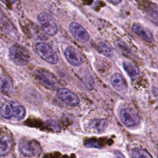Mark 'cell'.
Masks as SVG:
<instances>
[{
    "instance_id": "obj_21",
    "label": "cell",
    "mask_w": 158,
    "mask_h": 158,
    "mask_svg": "<svg viewBox=\"0 0 158 158\" xmlns=\"http://www.w3.org/2000/svg\"><path fill=\"white\" fill-rule=\"evenodd\" d=\"M107 1H108L109 2H110L112 3V4H116L119 3L122 0H107Z\"/></svg>"
},
{
    "instance_id": "obj_14",
    "label": "cell",
    "mask_w": 158,
    "mask_h": 158,
    "mask_svg": "<svg viewBox=\"0 0 158 158\" xmlns=\"http://www.w3.org/2000/svg\"><path fill=\"white\" fill-rule=\"evenodd\" d=\"M107 123V120L106 119H95L90 122L89 127L96 132L101 133L104 131L106 128Z\"/></svg>"
},
{
    "instance_id": "obj_5",
    "label": "cell",
    "mask_w": 158,
    "mask_h": 158,
    "mask_svg": "<svg viewBox=\"0 0 158 158\" xmlns=\"http://www.w3.org/2000/svg\"><path fill=\"white\" fill-rule=\"evenodd\" d=\"M35 49L38 54L47 62L51 64H55L58 62V56L49 44L40 42L36 44Z\"/></svg>"
},
{
    "instance_id": "obj_13",
    "label": "cell",
    "mask_w": 158,
    "mask_h": 158,
    "mask_svg": "<svg viewBox=\"0 0 158 158\" xmlns=\"http://www.w3.org/2000/svg\"><path fill=\"white\" fill-rule=\"evenodd\" d=\"M13 146L12 138L9 135H4L0 138V157L8 154Z\"/></svg>"
},
{
    "instance_id": "obj_4",
    "label": "cell",
    "mask_w": 158,
    "mask_h": 158,
    "mask_svg": "<svg viewBox=\"0 0 158 158\" xmlns=\"http://www.w3.org/2000/svg\"><path fill=\"white\" fill-rule=\"evenodd\" d=\"M43 31L50 36H54L58 31V27L54 19L47 12H41L37 17Z\"/></svg>"
},
{
    "instance_id": "obj_1",
    "label": "cell",
    "mask_w": 158,
    "mask_h": 158,
    "mask_svg": "<svg viewBox=\"0 0 158 158\" xmlns=\"http://www.w3.org/2000/svg\"><path fill=\"white\" fill-rule=\"evenodd\" d=\"M26 114L25 107L14 101H6L0 108V115L7 120L20 121Z\"/></svg>"
},
{
    "instance_id": "obj_18",
    "label": "cell",
    "mask_w": 158,
    "mask_h": 158,
    "mask_svg": "<svg viewBox=\"0 0 158 158\" xmlns=\"http://www.w3.org/2000/svg\"><path fill=\"white\" fill-rule=\"evenodd\" d=\"M131 156L133 157H152V156L146 150L143 149L136 148L133 150L131 152Z\"/></svg>"
},
{
    "instance_id": "obj_3",
    "label": "cell",
    "mask_w": 158,
    "mask_h": 158,
    "mask_svg": "<svg viewBox=\"0 0 158 158\" xmlns=\"http://www.w3.org/2000/svg\"><path fill=\"white\" fill-rule=\"evenodd\" d=\"M19 149L25 157H32L39 155L41 147L38 141L28 138H22L19 142Z\"/></svg>"
},
{
    "instance_id": "obj_10",
    "label": "cell",
    "mask_w": 158,
    "mask_h": 158,
    "mask_svg": "<svg viewBox=\"0 0 158 158\" xmlns=\"http://www.w3.org/2000/svg\"><path fill=\"white\" fill-rule=\"evenodd\" d=\"M64 56L68 62L75 67L80 66L83 63V58L77 49L69 46L64 51Z\"/></svg>"
},
{
    "instance_id": "obj_11",
    "label": "cell",
    "mask_w": 158,
    "mask_h": 158,
    "mask_svg": "<svg viewBox=\"0 0 158 158\" xmlns=\"http://www.w3.org/2000/svg\"><path fill=\"white\" fill-rule=\"evenodd\" d=\"M110 81L114 89L122 94H125L127 91V85L125 78L123 76L118 73H115L111 77Z\"/></svg>"
},
{
    "instance_id": "obj_20",
    "label": "cell",
    "mask_w": 158,
    "mask_h": 158,
    "mask_svg": "<svg viewBox=\"0 0 158 158\" xmlns=\"http://www.w3.org/2000/svg\"><path fill=\"white\" fill-rule=\"evenodd\" d=\"M4 20V15H3V13L1 10V9H0V25L2 23Z\"/></svg>"
},
{
    "instance_id": "obj_15",
    "label": "cell",
    "mask_w": 158,
    "mask_h": 158,
    "mask_svg": "<svg viewBox=\"0 0 158 158\" xmlns=\"http://www.w3.org/2000/svg\"><path fill=\"white\" fill-rule=\"evenodd\" d=\"M13 82L9 76L0 77V90L5 93H10L13 89Z\"/></svg>"
},
{
    "instance_id": "obj_6",
    "label": "cell",
    "mask_w": 158,
    "mask_h": 158,
    "mask_svg": "<svg viewBox=\"0 0 158 158\" xmlns=\"http://www.w3.org/2000/svg\"><path fill=\"white\" fill-rule=\"evenodd\" d=\"M35 75L37 79L48 88H56L59 86V81L57 77L53 73L46 69H36Z\"/></svg>"
},
{
    "instance_id": "obj_8",
    "label": "cell",
    "mask_w": 158,
    "mask_h": 158,
    "mask_svg": "<svg viewBox=\"0 0 158 158\" xmlns=\"http://www.w3.org/2000/svg\"><path fill=\"white\" fill-rule=\"evenodd\" d=\"M57 96L62 102L71 107L77 106L80 102L78 96L65 88H59L57 90Z\"/></svg>"
},
{
    "instance_id": "obj_19",
    "label": "cell",
    "mask_w": 158,
    "mask_h": 158,
    "mask_svg": "<svg viewBox=\"0 0 158 158\" xmlns=\"http://www.w3.org/2000/svg\"><path fill=\"white\" fill-rule=\"evenodd\" d=\"M147 12L150 17L158 22V7L155 4H151L147 8Z\"/></svg>"
},
{
    "instance_id": "obj_9",
    "label": "cell",
    "mask_w": 158,
    "mask_h": 158,
    "mask_svg": "<svg viewBox=\"0 0 158 158\" xmlns=\"http://www.w3.org/2000/svg\"><path fill=\"white\" fill-rule=\"evenodd\" d=\"M69 30L73 37L78 41L85 43L89 40V35L86 30L79 23L72 22L69 25Z\"/></svg>"
},
{
    "instance_id": "obj_16",
    "label": "cell",
    "mask_w": 158,
    "mask_h": 158,
    "mask_svg": "<svg viewBox=\"0 0 158 158\" xmlns=\"http://www.w3.org/2000/svg\"><path fill=\"white\" fill-rule=\"evenodd\" d=\"M123 67L128 75L132 78L137 77L139 74L138 68L131 62H124L123 63Z\"/></svg>"
},
{
    "instance_id": "obj_7",
    "label": "cell",
    "mask_w": 158,
    "mask_h": 158,
    "mask_svg": "<svg viewBox=\"0 0 158 158\" xmlns=\"http://www.w3.org/2000/svg\"><path fill=\"white\" fill-rule=\"evenodd\" d=\"M120 118L123 125L128 127H133L138 125L140 119L138 114L131 109H122L119 114Z\"/></svg>"
},
{
    "instance_id": "obj_2",
    "label": "cell",
    "mask_w": 158,
    "mask_h": 158,
    "mask_svg": "<svg viewBox=\"0 0 158 158\" xmlns=\"http://www.w3.org/2000/svg\"><path fill=\"white\" fill-rule=\"evenodd\" d=\"M9 56L14 64L20 66L27 65L31 60V57L27 49L18 44H14L10 47Z\"/></svg>"
},
{
    "instance_id": "obj_12",
    "label": "cell",
    "mask_w": 158,
    "mask_h": 158,
    "mask_svg": "<svg viewBox=\"0 0 158 158\" xmlns=\"http://www.w3.org/2000/svg\"><path fill=\"white\" fill-rule=\"evenodd\" d=\"M131 29L136 34L139 36L141 38L148 42H152L153 36L151 31L139 23H134L131 27Z\"/></svg>"
},
{
    "instance_id": "obj_17",
    "label": "cell",
    "mask_w": 158,
    "mask_h": 158,
    "mask_svg": "<svg viewBox=\"0 0 158 158\" xmlns=\"http://www.w3.org/2000/svg\"><path fill=\"white\" fill-rule=\"evenodd\" d=\"M99 50L102 54L107 57H110L112 54L111 46L105 42H101L99 44Z\"/></svg>"
}]
</instances>
